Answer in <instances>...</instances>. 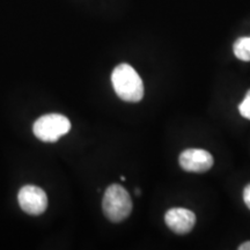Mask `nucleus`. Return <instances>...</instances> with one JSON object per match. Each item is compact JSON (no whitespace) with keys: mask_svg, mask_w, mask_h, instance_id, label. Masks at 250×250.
<instances>
[{"mask_svg":"<svg viewBox=\"0 0 250 250\" xmlns=\"http://www.w3.org/2000/svg\"><path fill=\"white\" fill-rule=\"evenodd\" d=\"M71 130V122L61 114L43 115L34 123L33 131L36 138L44 143H55Z\"/></svg>","mask_w":250,"mask_h":250,"instance_id":"7ed1b4c3","label":"nucleus"},{"mask_svg":"<svg viewBox=\"0 0 250 250\" xmlns=\"http://www.w3.org/2000/svg\"><path fill=\"white\" fill-rule=\"evenodd\" d=\"M18 201L22 211L30 215L42 214L48 208V197L44 190L31 184L21 188Z\"/></svg>","mask_w":250,"mask_h":250,"instance_id":"20e7f679","label":"nucleus"},{"mask_svg":"<svg viewBox=\"0 0 250 250\" xmlns=\"http://www.w3.org/2000/svg\"><path fill=\"white\" fill-rule=\"evenodd\" d=\"M165 223L174 233L184 235L191 232L195 227L196 215L188 208H173L166 212Z\"/></svg>","mask_w":250,"mask_h":250,"instance_id":"423d86ee","label":"nucleus"},{"mask_svg":"<svg viewBox=\"0 0 250 250\" xmlns=\"http://www.w3.org/2000/svg\"><path fill=\"white\" fill-rule=\"evenodd\" d=\"M239 111L243 117L247 118V120H250V89L247 92L245 100L240 103Z\"/></svg>","mask_w":250,"mask_h":250,"instance_id":"6e6552de","label":"nucleus"},{"mask_svg":"<svg viewBox=\"0 0 250 250\" xmlns=\"http://www.w3.org/2000/svg\"><path fill=\"white\" fill-rule=\"evenodd\" d=\"M102 210L112 223H121L132 212V201L127 190L120 184H111L105 190Z\"/></svg>","mask_w":250,"mask_h":250,"instance_id":"f03ea898","label":"nucleus"},{"mask_svg":"<svg viewBox=\"0 0 250 250\" xmlns=\"http://www.w3.org/2000/svg\"><path fill=\"white\" fill-rule=\"evenodd\" d=\"M180 166L190 173H204L213 166V156L205 149L189 148L181 153Z\"/></svg>","mask_w":250,"mask_h":250,"instance_id":"39448f33","label":"nucleus"},{"mask_svg":"<svg viewBox=\"0 0 250 250\" xmlns=\"http://www.w3.org/2000/svg\"><path fill=\"white\" fill-rule=\"evenodd\" d=\"M239 250H250V241L242 243L239 246Z\"/></svg>","mask_w":250,"mask_h":250,"instance_id":"9d476101","label":"nucleus"},{"mask_svg":"<svg viewBox=\"0 0 250 250\" xmlns=\"http://www.w3.org/2000/svg\"><path fill=\"white\" fill-rule=\"evenodd\" d=\"M115 93L123 101L139 102L144 98V83L137 71L129 64H120L111 74Z\"/></svg>","mask_w":250,"mask_h":250,"instance_id":"f257e3e1","label":"nucleus"},{"mask_svg":"<svg viewBox=\"0 0 250 250\" xmlns=\"http://www.w3.org/2000/svg\"><path fill=\"white\" fill-rule=\"evenodd\" d=\"M234 55L243 62H250V37H241L234 43Z\"/></svg>","mask_w":250,"mask_h":250,"instance_id":"0eeeda50","label":"nucleus"},{"mask_svg":"<svg viewBox=\"0 0 250 250\" xmlns=\"http://www.w3.org/2000/svg\"><path fill=\"white\" fill-rule=\"evenodd\" d=\"M136 195H137V196L140 195V190H139V189H136Z\"/></svg>","mask_w":250,"mask_h":250,"instance_id":"9b49d317","label":"nucleus"},{"mask_svg":"<svg viewBox=\"0 0 250 250\" xmlns=\"http://www.w3.org/2000/svg\"><path fill=\"white\" fill-rule=\"evenodd\" d=\"M243 201H245L247 208H250V183L243 190Z\"/></svg>","mask_w":250,"mask_h":250,"instance_id":"1a4fd4ad","label":"nucleus"}]
</instances>
